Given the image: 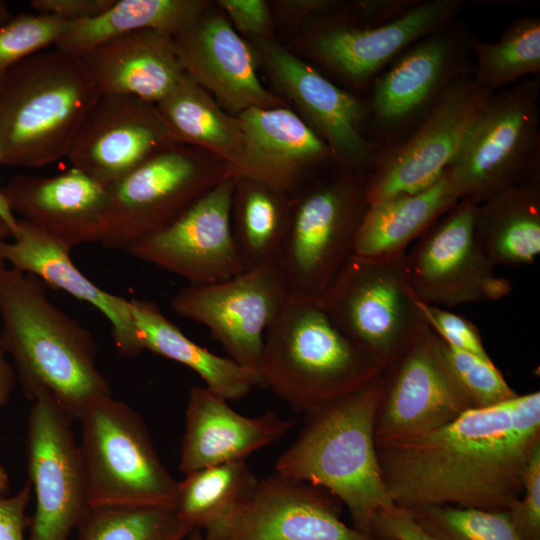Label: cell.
Instances as JSON below:
<instances>
[{
	"label": "cell",
	"instance_id": "obj_18",
	"mask_svg": "<svg viewBox=\"0 0 540 540\" xmlns=\"http://www.w3.org/2000/svg\"><path fill=\"white\" fill-rule=\"evenodd\" d=\"M202 532L206 540H376L346 525L319 487L275 472Z\"/></svg>",
	"mask_w": 540,
	"mask_h": 540
},
{
	"label": "cell",
	"instance_id": "obj_35",
	"mask_svg": "<svg viewBox=\"0 0 540 540\" xmlns=\"http://www.w3.org/2000/svg\"><path fill=\"white\" fill-rule=\"evenodd\" d=\"M257 478L243 461L199 469L178 482L174 509L193 530H204L231 510Z\"/></svg>",
	"mask_w": 540,
	"mask_h": 540
},
{
	"label": "cell",
	"instance_id": "obj_47",
	"mask_svg": "<svg viewBox=\"0 0 540 540\" xmlns=\"http://www.w3.org/2000/svg\"><path fill=\"white\" fill-rule=\"evenodd\" d=\"M0 218L3 219L12 230V236L18 228V218L10 210L8 203L0 188Z\"/></svg>",
	"mask_w": 540,
	"mask_h": 540
},
{
	"label": "cell",
	"instance_id": "obj_25",
	"mask_svg": "<svg viewBox=\"0 0 540 540\" xmlns=\"http://www.w3.org/2000/svg\"><path fill=\"white\" fill-rule=\"evenodd\" d=\"M18 228L2 247L9 267L30 274L99 310L112 327L118 352L142 353L133 323L130 300L111 294L89 280L71 259V249L47 233L18 219Z\"/></svg>",
	"mask_w": 540,
	"mask_h": 540
},
{
	"label": "cell",
	"instance_id": "obj_16",
	"mask_svg": "<svg viewBox=\"0 0 540 540\" xmlns=\"http://www.w3.org/2000/svg\"><path fill=\"white\" fill-rule=\"evenodd\" d=\"M236 182L237 177L228 172L173 222L126 251L192 285L242 273L246 268L231 223Z\"/></svg>",
	"mask_w": 540,
	"mask_h": 540
},
{
	"label": "cell",
	"instance_id": "obj_33",
	"mask_svg": "<svg viewBox=\"0 0 540 540\" xmlns=\"http://www.w3.org/2000/svg\"><path fill=\"white\" fill-rule=\"evenodd\" d=\"M286 193L237 178L233 234L246 269L277 264L293 208L285 198Z\"/></svg>",
	"mask_w": 540,
	"mask_h": 540
},
{
	"label": "cell",
	"instance_id": "obj_2",
	"mask_svg": "<svg viewBox=\"0 0 540 540\" xmlns=\"http://www.w3.org/2000/svg\"><path fill=\"white\" fill-rule=\"evenodd\" d=\"M0 336L23 394L50 395L75 421L111 387L91 333L57 307L38 278L0 267Z\"/></svg>",
	"mask_w": 540,
	"mask_h": 540
},
{
	"label": "cell",
	"instance_id": "obj_38",
	"mask_svg": "<svg viewBox=\"0 0 540 540\" xmlns=\"http://www.w3.org/2000/svg\"><path fill=\"white\" fill-rule=\"evenodd\" d=\"M70 22L54 15L20 13L0 27V82L21 61L54 45Z\"/></svg>",
	"mask_w": 540,
	"mask_h": 540
},
{
	"label": "cell",
	"instance_id": "obj_49",
	"mask_svg": "<svg viewBox=\"0 0 540 540\" xmlns=\"http://www.w3.org/2000/svg\"><path fill=\"white\" fill-rule=\"evenodd\" d=\"M12 18L10 11L4 1L0 0V27Z\"/></svg>",
	"mask_w": 540,
	"mask_h": 540
},
{
	"label": "cell",
	"instance_id": "obj_42",
	"mask_svg": "<svg viewBox=\"0 0 540 540\" xmlns=\"http://www.w3.org/2000/svg\"><path fill=\"white\" fill-rule=\"evenodd\" d=\"M29 481L13 495L0 496V540H27L25 530L29 526L26 509L31 499Z\"/></svg>",
	"mask_w": 540,
	"mask_h": 540
},
{
	"label": "cell",
	"instance_id": "obj_36",
	"mask_svg": "<svg viewBox=\"0 0 540 540\" xmlns=\"http://www.w3.org/2000/svg\"><path fill=\"white\" fill-rule=\"evenodd\" d=\"M78 540H183L193 529L174 507L90 508Z\"/></svg>",
	"mask_w": 540,
	"mask_h": 540
},
{
	"label": "cell",
	"instance_id": "obj_23",
	"mask_svg": "<svg viewBox=\"0 0 540 540\" xmlns=\"http://www.w3.org/2000/svg\"><path fill=\"white\" fill-rule=\"evenodd\" d=\"M174 41L185 73L233 113L283 104L263 87L249 47L225 19L201 15Z\"/></svg>",
	"mask_w": 540,
	"mask_h": 540
},
{
	"label": "cell",
	"instance_id": "obj_45",
	"mask_svg": "<svg viewBox=\"0 0 540 540\" xmlns=\"http://www.w3.org/2000/svg\"><path fill=\"white\" fill-rule=\"evenodd\" d=\"M115 0H32L38 14L54 15L69 22L93 18L105 12Z\"/></svg>",
	"mask_w": 540,
	"mask_h": 540
},
{
	"label": "cell",
	"instance_id": "obj_27",
	"mask_svg": "<svg viewBox=\"0 0 540 540\" xmlns=\"http://www.w3.org/2000/svg\"><path fill=\"white\" fill-rule=\"evenodd\" d=\"M237 118L246 152L245 170L240 178L289 192L307 166L333 156L315 131L287 108L252 107Z\"/></svg>",
	"mask_w": 540,
	"mask_h": 540
},
{
	"label": "cell",
	"instance_id": "obj_21",
	"mask_svg": "<svg viewBox=\"0 0 540 540\" xmlns=\"http://www.w3.org/2000/svg\"><path fill=\"white\" fill-rule=\"evenodd\" d=\"M462 0H417L401 16L379 25L336 24L311 42L314 56L344 79L370 84L404 51L456 20Z\"/></svg>",
	"mask_w": 540,
	"mask_h": 540
},
{
	"label": "cell",
	"instance_id": "obj_20",
	"mask_svg": "<svg viewBox=\"0 0 540 540\" xmlns=\"http://www.w3.org/2000/svg\"><path fill=\"white\" fill-rule=\"evenodd\" d=\"M259 44L272 76L307 116L334 158L348 168L371 171L380 149L364 132L366 103L277 44Z\"/></svg>",
	"mask_w": 540,
	"mask_h": 540
},
{
	"label": "cell",
	"instance_id": "obj_32",
	"mask_svg": "<svg viewBox=\"0 0 540 540\" xmlns=\"http://www.w3.org/2000/svg\"><path fill=\"white\" fill-rule=\"evenodd\" d=\"M205 6L197 0H115L98 16L70 22L55 48L81 57L113 38L136 31L153 29L176 36L202 15Z\"/></svg>",
	"mask_w": 540,
	"mask_h": 540
},
{
	"label": "cell",
	"instance_id": "obj_11",
	"mask_svg": "<svg viewBox=\"0 0 540 540\" xmlns=\"http://www.w3.org/2000/svg\"><path fill=\"white\" fill-rule=\"evenodd\" d=\"M73 419L48 394L32 401L27 420L28 481L35 494L27 540H68L90 504Z\"/></svg>",
	"mask_w": 540,
	"mask_h": 540
},
{
	"label": "cell",
	"instance_id": "obj_48",
	"mask_svg": "<svg viewBox=\"0 0 540 540\" xmlns=\"http://www.w3.org/2000/svg\"><path fill=\"white\" fill-rule=\"evenodd\" d=\"M12 238V230L7 223L0 218V267L6 266L2 255L3 245Z\"/></svg>",
	"mask_w": 540,
	"mask_h": 540
},
{
	"label": "cell",
	"instance_id": "obj_1",
	"mask_svg": "<svg viewBox=\"0 0 540 540\" xmlns=\"http://www.w3.org/2000/svg\"><path fill=\"white\" fill-rule=\"evenodd\" d=\"M375 446L385 487L402 509L448 504L509 511L540 448V392L469 409L434 430Z\"/></svg>",
	"mask_w": 540,
	"mask_h": 540
},
{
	"label": "cell",
	"instance_id": "obj_43",
	"mask_svg": "<svg viewBox=\"0 0 540 540\" xmlns=\"http://www.w3.org/2000/svg\"><path fill=\"white\" fill-rule=\"evenodd\" d=\"M235 27L242 33L261 36L270 27V13L262 0H220Z\"/></svg>",
	"mask_w": 540,
	"mask_h": 540
},
{
	"label": "cell",
	"instance_id": "obj_8",
	"mask_svg": "<svg viewBox=\"0 0 540 540\" xmlns=\"http://www.w3.org/2000/svg\"><path fill=\"white\" fill-rule=\"evenodd\" d=\"M370 170L350 169L293 206L277 265L290 295L320 299L353 254Z\"/></svg>",
	"mask_w": 540,
	"mask_h": 540
},
{
	"label": "cell",
	"instance_id": "obj_40",
	"mask_svg": "<svg viewBox=\"0 0 540 540\" xmlns=\"http://www.w3.org/2000/svg\"><path fill=\"white\" fill-rule=\"evenodd\" d=\"M418 305L425 323L446 344L482 358H490L479 330L471 321L439 306L420 301Z\"/></svg>",
	"mask_w": 540,
	"mask_h": 540
},
{
	"label": "cell",
	"instance_id": "obj_17",
	"mask_svg": "<svg viewBox=\"0 0 540 540\" xmlns=\"http://www.w3.org/2000/svg\"><path fill=\"white\" fill-rule=\"evenodd\" d=\"M493 94L478 87L473 75L454 82L409 137L380 153L367 184L368 205L434 184Z\"/></svg>",
	"mask_w": 540,
	"mask_h": 540
},
{
	"label": "cell",
	"instance_id": "obj_39",
	"mask_svg": "<svg viewBox=\"0 0 540 540\" xmlns=\"http://www.w3.org/2000/svg\"><path fill=\"white\" fill-rule=\"evenodd\" d=\"M440 345L450 370L473 409L495 406L518 395L490 358L459 350L442 339Z\"/></svg>",
	"mask_w": 540,
	"mask_h": 540
},
{
	"label": "cell",
	"instance_id": "obj_46",
	"mask_svg": "<svg viewBox=\"0 0 540 540\" xmlns=\"http://www.w3.org/2000/svg\"><path fill=\"white\" fill-rule=\"evenodd\" d=\"M14 367L8 358L0 336V407L9 400L16 382ZM9 490V476L0 463V496L7 495Z\"/></svg>",
	"mask_w": 540,
	"mask_h": 540
},
{
	"label": "cell",
	"instance_id": "obj_14",
	"mask_svg": "<svg viewBox=\"0 0 540 540\" xmlns=\"http://www.w3.org/2000/svg\"><path fill=\"white\" fill-rule=\"evenodd\" d=\"M473 409L450 370L439 337L423 321L401 355L383 370L375 442L422 434Z\"/></svg>",
	"mask_w": 540,
	"mask_h": 540
},
{
	"label": "cell",
	"instance_id": "obj_24",
	"mask_svg": "<svg viewBox=\"0 0 540 540\" xmlns=\"http://www.w3.org/2000/svg\"><path fill=\"white\" fill-rule=\"evenodd\" d=\"M178 469L187 475L202 468L245 460L251 453L284 437L293 419L268 410L248 417L207 387L193 386L186 406Z\"/></svg>",
	"mask_w": 540,
	"mask_h": 540
},
{
	"label": "cell",
	"instance_id": "obj_37",
	"mask_svg": "<svg viewBox=\"0 0 540 540\" xmlns=\"http://www.w3.org/2000/svg\"><path fill=\"white\" fill-rule=\"evenodd\" d=\"M432 540H521L508 511L455 505H427L406 510Z\"/></svg>",
	"mask_w": 540,
	"mask_h": 540
},
{
	"label": "cell",
	"instance_id": "obj_50",
	"mask_svg": "<svg viewBox=\"0 0 540 540\" xmlns=\"http://www.w3.org/2000/svg\"><path fill=\"white\" fill-rule=\"evenodd\" d=\"M183 540H206V538L201 530L195 529Z\"/></svg>",
	"mask_w": 540,
	"mask_h": 540
},
{
	"label": "cell",
	"instance_id": "obj_5",
	"mask_svg": "<svg viewBox=\"0 0 540 540\" xmlns=\"http://www.w3.org/2000/svg\"><path fill=\"white\" fill-rule=\"evenodd\" d=\"M382 371L319 299L290 294L266 330L259 368L264 387L305 413L361 389Z\"/></svg>",
	"mask_w": 540,
	"mask_h": 540
},
{
	"label": "cell",
	"instance_id": "obj_30",
	"mask_svg": "<svg viewBox=\"0 0 540 540\" xmlns=\"http://www.w3.org/2000/svg\"><path fill=\"white\" fill-rule=\"evenodd\" d=\"M474 230L494 266L533 263L540 254V176L480 202Z\"/></svg>",
	"mask_w": 540,
	"mask_h": 540
},
{
	"label": "cell",
	"instance_id": "obj_28",
	"mask_svg": "<svg viewBox=\"0 0 540 540\" xmlns=\"http://www.w3.org/2000/svg\"><path fill=\"white\" fill-rule=\"evenodd\" d=\"M460 199L445 170L426 189L369 204L356 234L353 255L382 258L406 253L408 245Z\"/></svg>",
	"mask_w": 540,
	"mask_h": 540
},
{
	"label": "cell",
	"instance_id": "obj_15",
	"mask_svg": "<svg viewBox=\"0 0 540 540\" xmlns=\"http://www.w3.org/2000/svg\"><path fill=\"white\" fill-rule=\"evenodd\" d=\"M288 295L278 265L272 264L215 283L189 284L170 304L178 315L207 327L229 358L260 375L266 330Z\"/></svg>",
	"mask_w": 540,
	"mask_h": 540
},
{
	"label": "cell",
	"instance_id": "obj_7",
	"mask_svg": "<svg viewBox=\"0 0 540 540\" xmlns=\"http://www.w3.org/2000/svg\"><path fill=\"white\" fill-rule=\"evenodd\" d=\"M446 173L461 199L478 204L540 176V76L492 95Z\"/></svg>",
	"mask_w": 540,
	"mask_h": 540
},
{
	"label": "cell",
	"instance_id": "obj_22",
	"mask_svg": "<svg viewBox=\"0 0 540 540\" xmlns=\"http://www.w3.org/2000/svg\"><path fill=\"white\" fill-rule=\"evenodd\" d=\"M1 191L12 213L70 249L98 242L108 187L70 167L55 176L17 175Z\"/></svg>",
	"mask_w": 540,
	"mask_h": 540
},
{
	"label": "cell",
	"instance_id": "obj_44",
	"mask_svg": "<svg viewBox=\"0 0 540 540\" xmlns=\"http://www.w3.org/2000/svg\"><path fill=\"white\" fill-rule=\"evenodd\" d=\"M372 537L376 540H432L408 512L398 506L376 518Z\"/></svg>",
	"mask_w": 540,
	"mask_h": 540
},
{
	"label": "cell",
	"instance_id": "obj_13",
	"mask_svg": "<svg viewBox=\"0 0 540 540\" xmlns=\"http://www.w3.org/2000/svg\"><path fill=\"white\" fill-rule=\"evenodd\" d=\"M222 177L186 149L157 153L108 187L99 243L126 250L173 222Z\"/></svg>",
	"mask_w": 540,
	"mask_h": 540
},
{
	"label": "cell",
	"instance_id": "obj_29",
	"mask_svg": "<svg viewBox=\"0 0 540 540\" xmlns=\"http://www.w3.org/2000/svg\"><path fill=\"white\" fill-rule=\"evenodd\" d=\"M129 300L142 352L148 350L190 368L205 382V387L228 401L240 400L255 387H264L257 373L188 338L156 303L137 298Z\"/></svg>",
	"mask_w": 540,
	"mask_h": 540
},
{
	"label": "cell",
	"instance_id": "obj_19",
	"mask_svg": "<svg viewBox=\"0 0 540 540\" xmlns=\"http://www.w3.org/2000/svg\"><path fill=\"white\" fill-rule=\"evenodd\" d=\"M175 144L155 104L131 96L101 95L67 157L71 167L109 187Z\"/></svg>",
	"mask_w": 540,
	"mask_h": 540
},
{
	"label": "cell",
	"instance_id": "obj_4",
	"mask_svg": "<svg viewBox=\"0 0 540 540\" xmlns=\"http://www.w3.org/2000/svg\"><path fill=\"white\" fill-rule=\"evenodd\" d=\"M81 57L44 50L0 82V164L38 168L67 157L100 98Z\"/></svg>",
	"mask_w": 540,
	"mask_h": 540
},
{
	"label": "cell",
	"instance_id": "obj_9",
	"mask_svg": "<svg viewBox=\"0 0 540 540\" xmlns=\"http://www.w3.org/2000/svg\"><path fill=\"white\" fill-rule=\"evenodd\" d=\"M473 35L464 21L454 20L417 41L374 79L366 123L380 153L409 137L454 82L474 74Z\"/></svg>",
	"mask_w": 540,
	"mask_h": 540
},
{
	"label": "cell",
	"instance_id": "obj_6",
	"mask_svg": "<svg viewBox=\"0 0 540 540\" xmlns=\"http://www.w3.org/2000/svg\"><path fill=\"white\" fill-rule=\"evenodd\" d=\"M90 508L173 507L178 482L160 460L146 425L112 396L78 420Z\"/></svg>",
	"mask_w": 540,
	"mask_h": 540
},
{
	"label": "cell",
	"instance_id": "obj_3",
	"mask_svg": "<svg viewBox=\"0 0 540 540\" xmlns=\"http://www.w3.org/2000/svg\"><path fill=\"white\" fill-rule=\"evenodd\" d=\"M382 384L383 371L361 389L306 413L298 437L275 464V473L327 490L347 507L354 528L371 537L376 518L396 507L375 446Z\"/></svg>",
	"mask_w": 540,
	"mask_h": 540
},
{
	"label": "cell",
	"instance_id": "obj_12",
	"mask_svg": "<svg viewBox=\"0 0 540 540\" xmlns=\"http://www.w3.org/2000/svg\"><path fill=\"white\" fill-rule=\"evenodd\" d=\"M477 205L460 199L405 254L406 280L420 302L453 307L497 301L511 292V283L496 275L476 239Z\"/></svg>",
	"mask_w": 540,
	"mask_h": 540
},
{
	"label": "cell",
	"instance_id": "obj_41",
	"mask_svg": "<svg viewBox=\"0 0 540 540\" xmlns=\"http://www.w3.org/2000/svg\"><path fill=\"white\" fill-rule=\"evenodd\" d=\"M521 496L508 511L514 529L521 540H540V448L526 468Z\"/></svg>",
	"mask_w": 540,
	"mask_h": 540
},
{
	"label": "cell",
	"instance_id": "obj_31",
	"mask_svg": "<svg viewBox=\"0 0 540 540\" xmlns=\"http://www.w3.org/2000/svg\"><path fill=\"white\" fill-rule=\"evenodd\" d=\"M156 107L175 143L203 147L223 158L237 178L243 175L245 140L238 118L224 112L187 73Z\"/></svg>",
	"mask_w": 540,
	"mask_h": 540
},
{
	"label": "cell",
	"instance_id": "obj_34",
	"mask_svg": "<svg viewBox=\"0 0 540 540\" xmlns=\"http://www.w3.org/2000/svg\"><path fill=\"white\" fill-rule=\"evenodd\" d=\"M473 80L491 93L507 88L528 76L540 74V18L523 16L513 20L498 41L489 43L473 35Z\"/></svg>",
	"mask_w": 540,
	"mask_h": 540
},
{
	"label": "cell",
	"instance_id": "obj_26",
	"mask_svg": "<svg viewBox=\"0 0 540 540\" xmlns=\"http://www.w3.org/2000/svg\"><path fill=\"white\" fill-rule=\"evenodd\" d=\"M101 95H123L157 104L185 71L174 36L141 30L113 38L81 56Z\"/></svg>",
	"mask_w": 540,
	"mask_h": 540
},
{
	"label": "cell",
	"instance_id": "obj_10",
	"mask_svg": "<svg viewBox=\"0 0 540 540\" xmlns=\"http://www.w3.org/2000/svg\"><path fill=\"white\" fill-rule=\"evenodd\" d=\"M405 254H352L319 299L336 326L383 370L401 355L424 321L406 280Z\"/></svg>",
	"mask_w": 540,
	"mask_h": 540
}]
</instances>
